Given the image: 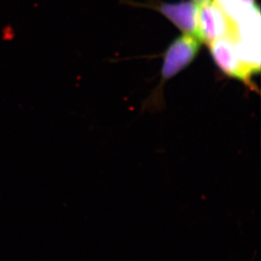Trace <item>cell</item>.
Returning a JSON list of instances; mask_svg holds the SVG:
<instances>
[{
  "mask_svg": "<svg viewBox=\"0 0 261 261\" xmlns=\"http://www.w3.org/2000/svg\"><path fill=\"white\" fill-rule=\"evenodd\" d=\"M238 42L221 39L208 46L215 64L222 73L254 88L252 78L259 73V64L247 60L240 52Z\"/></svg>",
  "mask_w": 261,
  "mask_h": 261,
  "instance_id": "2",
  "label": "cell"
},
{
  "mask_svg": "<svg viewBox=\"0 0 261 261\" xmlns=\"http://www.w3.org/2000/svg\"><path fill=\"white\" fill-rule=\"evenodd\" d=\"M193 2H195L197 5H201L203 3L206 2L208 0H192Z\"/></svg>",
  "mask_w": 261,
  "mask_h": 261,
  "instance_id": "6",
  "label": "cell"
},
{
  "mask_svg": "<svg viewBox=\"0 0 261 261\" xmlns=\"http://www.w3.org/2000/svg\"><path fill=\"white\" fill-rule=\"evenodd\" d=\"M235 1L243 3V4L248 5H255V0H235Z\"/></svg>",
  "mask_w": 261,
  "mask_h": 261,
  "instance_id": "5",
  "label": "cell"
},
{
  "mask_svg": "<svg viewBox=\"0 0 261 261\" xmlns=\"http://www.w3.org/2000/svg\"><path fill=\"white\" fill-rule=\"evenodd\" d=\"M158 10L184 34L199 38V6L193 1L163 3Z\"/></svg>",
  "mask_w": 261,
  "mask_h": 261,
  "instance_id": "4",
  "label": "cell"
},
{
  "mask_svg": "<svg viewBox=\"0 0 261 261\" xmlns=\"http://www.w3.org/2000/svg\"><path fill=\"white\" fill-rule=\"evenodd\" d=\"M199 6V39L210 45L217 40L241 39L239 25L215 0H208Z\"/></svg>",
  "mask_w": 261,
  "mask_h": 261,
  "instance_id": "1",
  "label": "cell"
},
{
  "mask_svg": "<svg viewBox=\"0 0 261 261\" xmlns=\"http://www.w3.org/2000/svg\"><path fill=\"white\" fill-rule=\"evenodd\" d=\"M201 41L192 35L184 34L173 41L166 51L162 78L168 81L187 68L200 53Z\"/></svg>",
  "mask_w": 261,
  "mask_h": 261,
  "instance_id": "3",
  "label": "cell"
}]
</instances>
